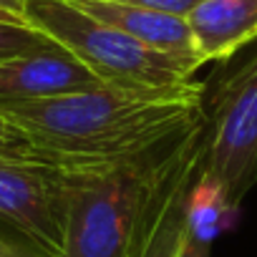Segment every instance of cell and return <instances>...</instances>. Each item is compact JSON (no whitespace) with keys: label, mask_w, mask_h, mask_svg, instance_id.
Listing matches in <instances>:
<instances>
[{"label":"cell","mask_w":257,"mask_h":257,"mask_svg":"<svg viewBox=\"0 0 257 257\" xmlns=\"http://www.w3.org/2000/svg\"><path fill=\"white\" fill-rule=\"evenodd\" d=\"M26 142L46 159L98 167L137 157L187 132L204 113L197 81L167 88L91 86L33 101L0 103Z\"/></svg>","instance_id":"1"},{"label":"cell","mask_w":257,"mask_h":257,"mask_svg":"<svg viewBox=\"0 0 257 257\" xmlns=\"http://www.w3.org/2000/svg\"><path fill=\"white\" fill-rule=\"evenodd\" d=\"M182 134L113 164L76 167L61 257L132 254L144 202Z\"/></svg>","instance_id":"2"},{"label":"cell","mask_w":257,"mask_h":257,"mask_svg":"<svg viewBox=\"0 0 257 257\" xmlns=\"http://www.w3.org/2000/svg\"><path fill=\"white\" fill-rule=\"evenodd\" d=\"M26 21L81 61L106 86H182L199 68L192 58L149 48L118 28L86 16L68 0H26Z\"/></svg>","instance_id":"3"},{"label":"cell","mask_w":257,"mask_h":257,"mask_svg":"<svg viewBox=\"0 0 257 257\" xmlns=\"http://www.w3.org/2000/svg\"><path fill=\"white\" fill-rule=\"evenodd\" d=\"M232 209L257 182V51L204 96V164Z\"/></svg>","instance_id":"4"},{"label":"cell","mask_w":257,"mask_h":257,"mask_svg":"<svg viewBox=\"0 0 257 257\" xmlns=\"http://www.w3.org/2000/svg\"><path fill=\"white\" fill-rule=\"evenodd\" d=\"M76 167L0 152V222L43 257H61Z\"/></svg>","instance_id":"5"},{"label":"cell","mask_w":257,"mask_h":257,"mask_svg":"<svg viewBox=\"0 0 257 257\" xmlns=\"http://www.w3.org/2000/svg\"><path fill=\"white\" fill-rule=\"evenodd\" d=\"M98 83L101 81L63 48L0 58V103L46 98Z\"/></svg>","instance_id":"6"},{"label":"cell","mask_w":257,"mask_h":257,"mask_svg":"<svg viewBox=\"0 0 257 257\" xmlns=\"http://www.w3.org/2000/svg\"><path fill=\"white\" fill-rule=\"evenodd\" d=\"M184 18L199 63L227 61L257 41V0H202Z\"/></svg>","instance_id":"7"},{"label":"cell","mask_w":257,"mask_h":257,"mask_svg":"<svg viewBox=\"0 0 257 257\" xmlns=\"http://www.w3.org/2000/svg\"><path fill=\"white\" fill-rule=\"evenodd\" d=\"M68 3H73L86 16L137 38L139 43H144L149 48L174 53L182 58H192L199 63L184 16H174V13L154 11V8H142V6L108 3V0H68Z\"/></svg>","instance_id":"8"},{"label":"cell","mask_w":257,"mask_h":257,"mask_svg":"<svg viewBox=\"0 0 257 257\" xmlns=\"http://www.w3.org/2000/svg\"><path fill=\"white\" fill-rule=\"evenodd\" d=\"M234 212L237 209L229 207L219 184L212 182L204 172H199L187 202V229L199 242L212 244L214 237H219V232L227 227Z\"/></svg>","instance_id":"9"},{"label":"cell","mask_w":257,"mask_h":257,"mask_svg":"<svg viewBox=\"0 0 257 257\" xmlns=\"http://www.w3.org/2000/svg\"><path fill=\"white\" fill-rule=\"evenodd\" d=\"M51 48H61V46H56L46 33L36 31L33 26H16V23L0 21V58H13V56L38 53V51H51Z\"/></svg>","instance_id":"10"},{"label":"cell","mask_w":257,"mask_h":257,"mask_svg":"<svg viewBox=\"0 0 257 257\" xmlns=\"http://www.w3.org/2000/svg\"><path fill=\"white\" fill-rule=\"evenodd\" d=\"M0 152L3 154H38L3 113H0Z\"/></svg>","instance_id":"11"},{"label":"cell","mask_w":257,"mask_h":257,"mask_svg":"<svg viewBox=\"0 0 257 257\" xmlns=\"http://www.w3.org/2000/svg\"><path fill=\"white\" fill-rule=\"evenodd\" d=\"M108 3H123V6H142V8H154V11H167L174 16H187L197 3L202 0H108Z\"/></svg>","instance_id":"12"},{"label":"cell","mask_w":257,"mask_h":257,"mask_svg":"<svg viewBox=\"0 0 257 257\" xmlns=\"http://www.w3.org/2000/svg\"><path fill=\"white\" fill-rule=\"evenodd\" d=\"M209 249H212V244L199 242V239L184 227V232H182V237H179V244H177V249H174L172 257H209Z\"/></svg>","instance_id":"13"},{"label":"cell","mask_w":257,"mask_h":257,"mask_svg":"<svg viewBox=\"0 0 257 257\" xmlns=\"http://www.w3.org/2000/svg\"><path fill=\"white\" fill-rule=\"evenodd\" d=\"M0 257H43V254L23 239H13V237L0 234Z\"/></svg>","instance_id":"14"},{"label":"cell","mask_w":257,"mask_h":257,"mask_svg":"<svg viewBox=\"0 0 257 257\" xmlns=\"http://www.w3.org/2000/svg\"><path fill=\"white\" fill-rule=\"evenodd\" d=\"M0 11H6L21 21H26V0H0ZM28 23V21H26Z\"/></svg>","instance_id":"15"},{"label":"cell","mask_w":257,"mask_h":257,"mask_svg":"<svg viewBox=\"0 0 257 257\" xmlns=\"http://www.w3.org/2000/svg\"><path fill=\"white\" fill-rule=\"evenodd\" d=\"M0 21H3V23H16V26H28L26 21H21V18H16V16L6 13V11H0Z\"/></svg>","instance_id":"16"}]
</instances>
